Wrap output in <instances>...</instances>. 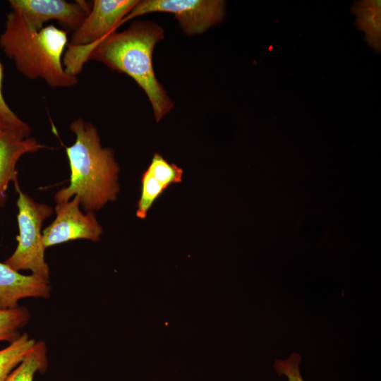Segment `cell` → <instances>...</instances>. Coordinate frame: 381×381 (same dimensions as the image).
<instances>
[{
	"instance_id": "6da1fadb",
	"label": "cell",
	"mask_w": 381,
	"mask_h": 381,
	"mask_svg": "<svg viewBox=\"0 0 381 381\" xmlns=\"http://www.w3.org/2000/svg\"><path fill=\"white\" fill-rule=\"evenodd\" d=\"M164 32L152 21H135L126 30L115 31L91 47L68 44L63 63L68 73L76 75L88 60L99 61L112 71L127 74L146 93L155 119L159 121L174 107L156 78L152 65L155 46L164 38Z\"/></svg>"
},
{
	"instance_id": "7a4b0ae2",
	"label": "cell",
	"mask_w": 381,
	"mask_h": 381,
	"mask_svg": "<svg viewBox=\"0 0 381 381\" xmlns=\"http://www.w3.org/2000/svg\"><path fill=\"white\" fill-rule=\"evenodd\" d=\"M75 135L74 143L66 147L71 176L69 185L54 195L56 202L79 198L87 212L101 209L116 200L119 191V168L112 150L102 147L96 127L82 118L70 126Z\"/></svg>"
},
{
	"instance_id": "3957f363",
	"label": "cell",
	"mask_w": 381,
	"mask_h": 381,
	"mask_svg": "<svg viewBox=\"0 0 381 381\" xmlns=\"http://www.w3.org/2000/svg\"><path fill=\"white\" fill-rule=\"evenodd\" d=\"M67 44L66 31L52 25L36 30L14 11L7 14L0 35L1 49L18 71L30 80L42 79L52 87H70L78 82L62 63Z\"/></svg>"
},
{
	"instance_id": "277c9868",
	"label": "cell",
	"mask_w": 381,
	"mask_h": 381,
	"mask_svg": "<svg viewBox=\"0 0 381 381\" xmlns=\"http://www.w3.org/2000/svg\"><path fill=\"white\" fill-rule=\"evenodd\" d=\"M18 193V245L5 263L13 270H30L49 279V268L44 260L42 226L53 214L48 205L35 201L20 188L17 178L13 181Z\"/></svg>"
},
{
	"instance_id": "5b68a950",
	"label": "cell",
	"mask_w": 381,
	"mask_h": 381,
	"mask_svg": "<svg viewBox=\"0 0 381 381\" xmlns=\"http://www.w3.org/2000/svg\"><path fill=\"white\" fill-rule=\"evenodd\" d=\"M224 1L144 0L139 1L121 20L120 25L139 16L153 12L174 15L188 35L200 34L220 23L225 16Z\"/></svg>"
},
{
	"instance_id": "8992f818",
	"label": "cell",
	"mask_w": 381,
	"mask_h": 381,
	"mask_svg": "<svg viewBox=\"0 0 381 381\" xmlns=\"http://www.w3.org/2000/svg\"><path fill=\"white\" fill-rule=\"evenodd\" d=\"M76 196L68 201L56 202L55 219L42 231L45 249L76 239L99 240L102 228L93 212L83 213Z\"/></svg>"
},
{
	"instance_id": "52a82bcc",
	"label": "cell",
	"mask_w": 381,
	"mask_h": 381,
	"mask_svg": "<svg viewBox=\"0 0 381 381\" xmlns=\"http://www.w3.org/2000/svg\"><path fill=\"white\" fill-rule=\"evenodd\" d=\"M138 0H95L80 26L73 32L68 44L91 47L116 31L121 20L138 4Z\"/></svg>"
},
{
	"instance_id": "ba28073f",
	"label": "cell",
	"mask_w": 381,
	"mask_h": 381,
	"mask_svg": "<svg viewBox=\"0 0 381 381\" xmlns=\"http://www.w3.org/2000/svg\"><path fill=\"white\" fill-rule=\"evenodd\" d=\"M12 11L19 13L35 30L55 20L67 31L75 30L88 14L90 7L84 1L68 2L64 0H10Z\"/></svg>"
},
{
	"instance_id": "9c48e42d",
	"label": "cell",
	"mask_w": 381,
	"mask_h": 381,
	"mask_svg": "<svg viewBox=\"0 0 381 381\" xmlns=\"http://www.w3.org/2000/svg\"><path fill=\"white\" fill-rule=\"evenodd\" d=\"M49 294V279L32 274H22L0 262V308H16L23 298H48Z\"/></svg>"
},
{
	"instance_id": "30bf717a",
	"label": "cell",
	"mask_w": 381,
	"mask_h": 381,
	"mask_svg": "<svg viewBox=\"0 0 381 381\" xmlns=\"http://www.w3.org/2000/svg\"><path fill=\"white\" fill-rule=\"evenodd\" d=\"M46 147L34 138H24L11 128L0 130V207L9 183L17 178L16 164L25 154Z\"/></svg>"
},
{
	"instance_id": "8fae6325",
	"label": "cell",
	"mask_w": 381,
	"mask_h": 381,
	"mask_svg": "<svg viewBox=\"0 0 381 381\" xmlns=\"http://www.w3.org/2000/svg\"><path fill=\"white\" fill-rule=\"evenodd\" d=\"M351 11L356 16V26L365 32L368 44L380 52L381 47L380 1H356L353 4Z\"/></svg>"
},
{
	"instance_id": "7c38bea8",
	"label": "cell",
	"mask_w": 381,
	"mask_h": 381,
	"mask_svg": "<svg viewBox=\"0 0 381 381\" xmlns=\"http://www.w3.org/2000/svg\"><path fill=\"white\" fill-rule=\"evenodd\" d=\"M47 346L44 341H37L23 361L5 381H33L35 374L44 373L47 368Z\"/></svg>"
},
{
	"instance_id": "4fadbf2b",
	"label": "cell",
	"mask_w": 381,
	"mask_h": 381,
	"mask_svg": "<svg viewBox=\"0 0 381 381\" xmlns=\"http://www.w3.org/2000/svg\"><path fill=\"white\" fill-rule=\"evenodd\" d=\"M36 343L27 333L20 334L6 348L0 350V381H5L23 361Z\"/></svg>"
},
{
	"instance_id": "5bb4252c",
	"label": "cell",
	"mask_w": 381,
	"mask_h": 381,
	"mask_svg": "<svg viewBox=\"0 0 381 381\" xmlns=\"http://www.w3.org/2000/svg\"><path fill=\"white\" fill-rule=\"evenodd\" d=\"M30 314L25 307L0 308V342L15 340L19 329L29 321Z\"/></svg>"
},
{
	"instance_id": "9a60e30c",
	"label": "cell",
	"mask_w": 381,
	"mask_h": 381,
	"mask_svg": "<svg viewBox=\"0 0 381 381\" xmlns=\"http://www.w3.org/2000/svg\"><path fill=\"white\" fill-rule=\"evenodd\" d=\"M141 182V195L136 216L140 219H145L150 207L167 187L147 170L143 175Z\"/></svg>"
},
{
	"instance_id": "2e32d148",
	"label": "cell",
	"mask_w": 381,
	"mask_h": 381,
	"mask_svg": "<svg viewBox=\"0 0 381 381\" xmlns=\"http://www.w3.org/2000/svg\"><path fill=\"white\" fill-rule=\"evenodd\" d=\"M147 171L167 187L182 180L183 170L175 164H169L158 153L154 155Z\"/></svg>"
},
{
	"instance_id": "e0dca14e",
	"label": "cell",
	"mask_w": 381,
	"mask_h": 381,
	"mask_svg": "<svg viewBox=\"0 0 381 381\" xmlns=\"http://www.w3.org/2000/svg\"><path fill=\"white\" fill-rule=\"evenodd\" d=\"M3 77V68L0 63V118L9 128L23 137L28 138L31 133V128L14 113L4 99L2 92Z\"/></svg>"
},
{
	"instance_id": "ac0fdd59",
	"label": "cell",
	"mask_w": 381,
	"mask_h": 381,
	"mask_svg": "<svg viewBox=\"0 0 381 381\" xmlns=\"http://www.w3.org/2000/svg\"><path fill=\"white\" fill-rule=\"evenodd\" d=\"M301 356L293 353L285 360H277L274 363V369L279 375H284L288 381H305L300 372Z\"/></svg>"
},
{
	"instance_id": "d6986e66",
	"label": "cell",
	"mask_w": 381,
	"mask_h": 381,
	"mask_svg": "<svg viewBox=\"0 0 381 381\" xmlns=\"http://www.w3.org/2000/svg\"><path fill=\"white\" fill-rule=\"evenodd\" d=\"M8 128L7 126V125L4 123V121L0 118V130L1 129H3V128Z\"/></svg>"
}]
</instances>
